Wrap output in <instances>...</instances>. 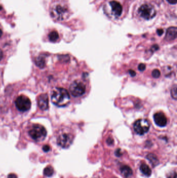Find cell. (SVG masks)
Returning <instances> with one entry per match:
<instances>
[{"label": "cell", "instance_id": "obj_1", "mask_svg": "<svg viewBox=\"0 0 177 178\" xmlns=\"http://www.w3.org/2000/svg\"><path fill=\"white\" fill-rule=\"evenodd\" d=\"M50 15L53 20L61 21L67 19L69 16V11L65 4L56 1L51 5Z\"/></svg>", "mask_w": 177, "mask_h": 178}, {"label": "cell", "instance_id": "obj_2", "mask_svg": "<svg viewBox=\"0 0 177 178\" xmlns=\"http://www.w3.org/2000/svg\"><path fill=\"white\" fill-rule=\"evenodd\" d=\"M51 99L53 104L58 107H65L70 103V96L65 89L56 88L52 92Z\"/></svg>", "mask_w": 177, "mask_h": 178}, {"label": "cell", "instance_id": "obj_3", "mask_svg": "<svg viewBox=\"0 0 177 178\" xmlns=\"http://www.w3.org/2000/svg\"><path fill=\"white\" fill-rule=\"evenodd\" d=\"M31 138L36 141H41L46 136L47 132L45 128L39 124L34 125L29 132Z\"/></svg>", "mask_w": 177, "mask_h": 178}, {"label": "cell", "instance_id": "obj_4", "mask_svg": "<svg viewBox=\"0 0 177 178\" xmlns=\"http://www.w3.org/2000/svg\"><path fill=\"white\" fill-rule=\"evenodd\" d=\"M138 14L144 19L150 20L155 16L156 11L153 6L149 4H146L141 6L138 9Z\"/></svg>", "mask_w": 177, "mask_h": 178}, {"label": "cell", "instance_id": "obj_5", "mask_svg": "<svg viewBox=\"0 0 177 178\" xmlns=\"http://www.w3.org/2000/svg\"><path fill=\"white\" fill-rule=\"evenodd\" d=\"M69 89L72 96L79 97L85 93L86 87L81 81L76 80L71 83Z\"/></svg>", "mask_w": 177, "mask_h": 178}, {"label": "cell", "instance_id": "obj_6", "mask_svg": "<svg viewBox=\"0 0 177 178\" xmlns=\"http://www.w3.org/2000/svg\"><path fill=\"white\" fill-rule=\"evenodd\" d=\"M134 129L136 133L142 136L148 132L150 129V124L146 119H138L134 124Z\"/></svg>", "mask_w": 177, "mask_h": 178}, {"label": "cell", "instance_id": "obj_7", "mask_svg": "<svg viewBox=\"0 0 177 178\" xmlns=\"http://www.w3.org/2000/svg\"><path fill=\"white\" fill-rule=\"evenodd\" d=\"M73 138L74 137L71 133H61L57 138V144L63 148H67L72 143Z\"/></svg>", "mask_w": 177, "mask_h": 178}, {"label": "cell", "instance_id": "obj_8", "mask_svg": "<svg viewBox=\"0 0 177 178\" xmlns=\"http://www.w3.org/2000/svg\"><path fill=\"white\" fill-rule=\"evenodd\" d=\"M15 104L18 110L21 112H25L28 110L31 107V103L28 97L20 95L16 99Z\"/></svg>", "mask_w": 177, "mask_h": 178}, {"label": "cell", "instance_id": "obj_9", "mask_svg": "<svg viewBox=\"0 0 177 178\" xmlns=\"http://www.w3.org/2000/svg\"><path fill=\"white\" fill-rule=\"evenodd\" d=\"M109 5L112 14L115 17H120L123 11V7L121 4L117 1H112L109 3Z\"/></svg>", "mask_w": 177, "mask_h": 178}, {"label": "cell", "instance_id": "obj_10", "mask_svg": "<svg viewBox=\"0 0 177 178\" xmlns=\"http://www.w3.org/2000/svg\"><path fill=\"white\" fill-rule=\"evenodd\" d=\"M153 118L155 124L159 127H165L167 124V119L166 116L162 112H158L155 114Z\"/></svg>", "mask_w": 177, "mask_h": 178}, {"label": "cell", "instance_id": "obj_11", "mask_svg": "<svg viewBox=\"0 0 177 178\" xmlns=\"http://www.w3.org/2000/svg\"><path fill=\"white\" fill-rule=\"evenodd\" d=\"M48 96L46 94H42L38 97V106L41 109L47 110L48 108Z\"/></svg>", "mask_w": 177, "mask_h": 178}, {"label": "cell", "instance_id": "obj_12", "mask_svg": "<svg viewBox=\"0 0 177 178\" xmlns=\"http://www.w3.org/2000/svg\"><path fill=\"white\" fill-rule=\"evenodd\" d=\"M177 29L176 27H172L169 28L166 32L165 39L168 41L174 40L177 38Z\"/></svg>", "mask_w": 177, "mask_h": 178}, {"label": "cell", "instance_id": "obj_13", "mask_svg": "<svg viewBox=\"0 0 177 178\" xmlns=\"http://www.w3.org/2000/svg\"><path fill=\"white\" fill-rule=\"evenodd\" d=\"M120 170H121V173L125 178H130L133 174L132 168L127 165H124L122 167H121Z\"/></svg>", "mask_w": 177, "mask_h": 178}, {"label": "cell", "instance_id": "obj_14", "mask_svg": "<svg viewBox=\"0 0 177 178\" xmlns=\"http://www.w3.org/2000/svg\"><path fill=\"white\" fill-rule=\"evenodd\" d=\"M146 158L149 160L153 167H155L159 164V160L158 157L154 154L150 153L146 156Z\"/></svg>", "mask_w": 177, "mask_h": 178}, {"label": "cell", "instance_id": "obj_15", "mask_svg": "<svg viewBox=\"0 0 177 178\" xmlns=\"http://www.w3.org/2000/svg\"><path fill=\"white\" fill-rule=\"evenodd\" d=\"M141 172L146 177H150L152 174V171L151 168L146 164H142L140 167Z\"/></svg>", "mask_w": 177, "mask_h": 178}, {"label": "cell", "instance_id": "obj_16", "mask_svg": "<svg viewBox=\"0 0 177 178\" xmlns=\"http://www.w3.org/2000/svg\"><path fill=\"white\" fill-rule=\"evenodd\" d=\"M45 57L43 55L37 57L35 60L36 65L40 68H44L45 66Z\"/></svg>", "mask_w": 177, "mask_h": 178}, {"label": "cell", "instance_id": "obj_17", "mask_svg": "<svg viewBox=\"0 0 177 178\" xmlns=\"http://www.w3.org/2000/svg\"><path fill=\"white\" fill-rule=\"evenodd\" d=\"M59 34L56 31H53L49 33L48 35V38L49 41L52 42H56L59 39Z\"/></svg>", "mask_w": 177, "mask_h": 178}, {"label": "cell", "instance_id": "obj_18", "mask_svg": "<svg viewBox=\"0 0 177 178\" xmlns=\"http://www.w3.org/2000/svg\"><path fill=\"white\" fill-rule=\"evenodd\" d=\"M54 171L53 167L51 166H48L46 167L44 170V174L46 177H51L53 175Z\"/></svg>", "mask_w": 177, "mask_h": 178}, {"label": "cell", "instance_id": "obj_19", "mask_svg": "<svg viewBox=\"0 0 177 178\" xmlns=\"http://www.w3.org/2000/svg\"><path fill=\"white\" fill-rule=\"evenodd\" d=\"M177 85H174V86L172 87L171 90V95L172 98L174 99H177Z\"/></svg>", "mask_w": 177, "mask_h": 178}, {"label": "cell", "instance_id": "obj_20", "mask_svg": "<svg viewBox=\"0 0 177 178\" xmlns=\"http://www.w3.org/2000/svg\"><path fill=\"white\" fill-rule=\"evenodd\" d=\"M152 76L154 78H158L160 76V71L158 69H154L152 71Z\"/></svg>", "mask_w": 177, "mask_h": 178}, {"label": "cell", "instance_id": "obj_21", "mask_svg": "<svg viewBox=\"0 0 177 178\" xmlns=\"http://www.w3.org/2000/svg\"><path fill=\"white\" fill-rule=\"evenodd\" d=\"M167 178H176L177 175L176 171H172L170 173H169L167 175Z\"/></svg>", "mask_w": 177, "mask_h": 178}, {"label": "cell", "instance_id": "obj_22", "mask_svg": "<svg viewBox=\"0 0 177 178\" xmlns=\"http://www.w3.org/2000/svg\"><path fill=\"white\" fill-rule=\"evenodd\" d=\"M146 66L144 64H140L138 66V69L139 71H144L146 69Z\"/></svg>", "mask_w": 177, "mask_h": 178}, {"label": "cell", "instance_id": "obj_23", "mask_svg": "<svg viewBox=\"0 0 177 178\" xmlns=\"http://www.w3.org/2000/svg\"><path fill=\"white\" fill-rule=\"evenodd\" d=\"M115 155L117 157H121V156L123 155V153L122 152L120 148H118L116 150L115 152Z\"/></svg>", "mask_w": 177, "mask_h": 178}, {"label": "cell", "instance_id": "obj_24", "mask_svg": "<svg viewBox=\"0 0 177 178\" xmlns=\"http://www.w3.org/2000/svg\"><path fill=\"white\" fill-rule=\"evenodd\" d=\"M51 150V147L48 145H45L43 146V150L45 152H48Z\"/></svg>", "mask_w": 177, "mask_h": 178}, {"label": "cell", "instance_id": "obj_25", "mask_svg": "<svg viewBox=\"0 0 177 178\" xmlns=\"http://www.w3.org/2000/svg\"><path fill=\"white\" fill-rule=\"evenodd\" d=\"M107 144H108L109 145H112L113 144H114V140L112 138H109L107 140Z\"/></svg>", "mask_w": 177, "mask_h": 178}, {"label": "cell", "instance_id": "obj_26", "mask_svg": "<svg viewBox=\"0 0 177 178\" xmlns=\"http://www.w3.org/2000/svg\"><path fill=\"white\" fill-rule=\"evenodd\" d=\"M167 1L170 4H176L177 2V0H167Z\"/></svg>", "mask_w": 177, "mask_h": 178}, {"label": "cell", "instance_id": "obj_27", "mask_svg": "<svg viewBox=\"0 0 177 178\" xmlns=\"http://www.w3.org/2000/svg\"><path fill=\"white\" fill-rule=\"evenodd\" d=\"M129 73L130 74V75L132 77H134L136 75V72H135V71H133V70H129Z\"/></svg>", "mask_w": 177, "mask_h": 178}, {"label": "cell", "instance_id": "obj_28", "mask_svg": "<svg viewBox=\"0 0 177 178\" xmlns=\"http://www.w3.org/2000/svg\"><path fill=\"white\" fill-rule=\"evenodd\" d=\"M7 178H17V176L14 173H10L9 175Z\"/></svg>", "mask_w": 177, "mask_h": 178}, {"label": "cell", "instance_id": "obj_29", "mask_svg": "<svg viewBox=\"0 0 177 178\" xmlns=\"http://www.w3.org/2000/svg\"><path fill=\"white\" fill-rule=\"evenodd\" d=\"M157 33H158V36H162L164 33V30L162 29H158L157 30Z\"/></svg>", "mask_w": 177, "mask_h": 178}, {"label": "cell", "instance_id": "obj_30", "mask_svg": "<svg viewBox=\"0 0 177 178\" xmlns=\"http://www.w3.org/2000/svg\"><path fill=\"white\" fill-rule=\"evenodd\" d=\"M3 57V53L2 51L0 49V60L2 59Z\"/></svg>", "mask_w": 177, "mask_h": 178}, {"label": "cell", "instance_id": "obj_31", "mask_svg": "<svg viewBox=\"0 0 177 178\" xmlns=\"http://www.w3.org/2000/svg\"><path fill=\"white\" fill-rule=\"evenodd\" d=\"M2 34H3V32L2 31V30L0 29V38L2 36Z\"/></svg>", "mask_w": 177, "mask_h": 178}]
</instances>
